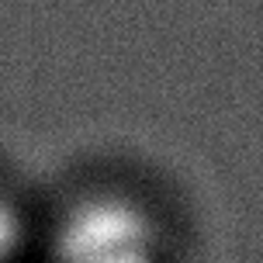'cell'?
Here are the masks:
<instances>
[{"mask_svg":"<svg viewBox=\"0 0 263 263\" xmlns=\"http://www.w3.org/2000/svg\"><path fill=\"white\" fill-rule=\"evenodd\" d=\"M52 253L55 263H166L149 208L115 191L77 197L55 225Z\"/></svg>","mask_w":263,"mask_h":263,"instance_id":"1","label":"cell"},{"mask_svg":"<svg viewBox=\"0 0 263 263\" xmlns=\"http://www.w3.org/2000/svg\"><path fill=\"white\" fill-rule=\"evenodd\" d=\"M25 242V218L11 197L0 194V263H11Z\"/></svg>","mask_w":263,"mask_h":263,"instance_id":"2","label":"cell"}]
</instances>
